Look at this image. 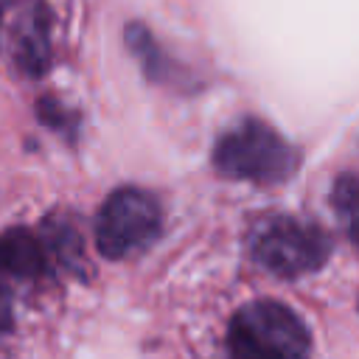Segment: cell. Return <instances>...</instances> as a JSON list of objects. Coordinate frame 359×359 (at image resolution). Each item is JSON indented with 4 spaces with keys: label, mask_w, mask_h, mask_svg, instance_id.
Listing matches in <instances>:
<instances>
[{
    "label": "cell",
    "mask_w": 359,
    "mask_h": 359,
    "mask_svg": "<svg viewBox=\"0 0 359 359\" xmlns=\"http://www.w3.org/2000/svg\"><path fill=\"white\" fill-rule=\"evenodd\" d=\"M311 334L280 300L244 303L227 325V359H309Z\"/></svg>",
    "instance_id": "1"
},
{
    "label": "cell",
    "mask_w": 359,
    "mask_h": 359,
    "mask_svg": "<svg viewBox=\"0 0 359 359\" xmlns=\"http://www.w3.org/2000/svg\"><path fill=\"white\" fill-rule=\"evenodd\" d=\"M213 165L227 180L278 185L297 171L300 151L261 118H244L216 140Z\"/></svg>",
    "instance_id": "2"
},
{
    "label": "cell",
    "mask_w": 359,
    "mask_h": 359,
    "mask_svg": "<svg viewBox=\"0 0 359 359\" xmlns=\"http://www.w3.org/2000/svg\"><path fill=\"white\" fill-rule=\"evenodd\" d=\"M250 252L255 264L278 278H303L328 261L331 238L311 222L294 216H269L255 227Z\"/></svg>",
    "instance_id": "3"
},
{
    "label": "cell",
    "mask_w": 359,
    "mask_h": 359,
    "mask_svg": "<svg viewBox=\"0 0 359 359\" xmlns=\"http://www.w3.org/2000/svg\"><path fill=\"white\" fill-rule=\"evenodd\" d=\"M160 202L143 188H118L95 219V247L104 258L121 261L146 250L160 236Z\"/></svg>",
    "instance_id": "4"
},
{
    "label": "cell",
    "mask_w": 359,
    "mask_h": 359,
    "mask_svg": "<svg viewBox=\"0 0 359 359\" xmlns=\"http://www.w3.org/2000/svg\"><path fill=\"white\" fill-rule=\"evenodd\" d=\"M50 266V244L31 230L14 227L0 233V278L34 280Z\"/></svg>",
    "instance_id": "5"
},
{
    "label": "cell",
    "mask_w": 359,
    "mask_h": 359,
    "mask_svg": "<svg viewBox=\"0 0 359 359\" xmlns=\"http://www.w3.org/2000/svg\"><path fill=\"white\" fill-rule=\"evenodd\" d=\"M11 53L25 76H39L48 67V14L42 6L28 8L11 28Z\"/></svg>",
    "instance_id": "6"
},
{
    "label": "cell",
    "mask_w": 359,
    "mask_h": 359,
    "mask_svg": "<svg viewBox=\"0 0 359 359\" xmlns=\"http://www.w3.org/2000/svg\"><path fill=\"white\" fill-rule=\"evenodd\" d=\"M126 45H129L132 56L140 62L143 73L151 81H157V84H180V67L165 56V50L154 42V36L149 34L146 25L129 22L126 25Z\"/></svg>",
    "instance_id": "7"
},
{
    "label": "cell",
    "mask_w": 359,
    "mask_h": 359,
    "mask_svg": "<svg viewBox=\"0 0 359 359\" xmlns=\"http://www.w3.org/2000/svg\"><path fill=\"white\" fill-rule=\"evenodd\" d=\"M331 202H334L337 216L342 219V227H345L348 238H353V224H356V180H353L351 171L337 177L334 191H331Z\"/></svg>",
    "instance_id": "8"
},
{
    "label": "cell",
    "mask_w": 359,
    "mask_h": 359,
    "mask_svg": "<svg viewBox=\"0 0 359 359\" xmlns=\"http://www.w3.org/2000/svg\"><path fill=\"white\" fill-rule=\"evenodd\" d=\"M14 323V314H11V294L8 289L0 283V331H8Z\"/></svg>",
    "instance_id": "9"
}]
</instances>
